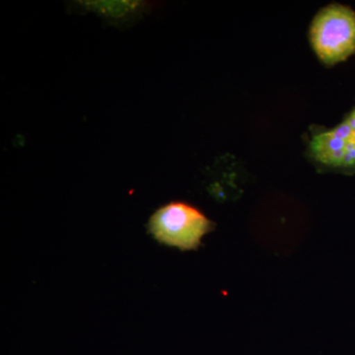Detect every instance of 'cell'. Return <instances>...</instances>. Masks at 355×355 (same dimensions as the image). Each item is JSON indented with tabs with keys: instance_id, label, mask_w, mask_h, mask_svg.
<instances>
[{
	"instance_id": "277c9868",
	"label": "cell",
	"mask_w": 355,
	"mask_h": 355,
	"mask_svg": "<svg viewBox=\"0 0 355 355\" xmlns=\"http://www.w3.org/2000/svg\"><path fill=\"white\" fill-rule=\"evenodd\" d=\"M81 6L89 11L106 16V17L120 19L130 14L137 12L144 4L140 1H81Z\"/></svg>"
},
{
	"instance_id": "3957f363",
	"label": "cell",
	"mask_w": 355,
	"mask_h": 355,
	"mask_svg": "<svg viewBox=\"0 0 355 355\" xmlns=\"http://www.w3.org/2000/svg\"><path fill=\"white\" fill-rule=\"evenodd\" d=\"M310 153L320 164L355 170V110L336 128L314 135Z\"/></svg>"
},
{
	"instance_id": "7a4b0ae2",
	"label": "cell",
	"mask_w": 355,
	"mask_h": 355,
	"mask_svg": "<svg viewBox=\"0 0 355 355\" xmlns=\"http://www.w3.org/2000/svg\"><path fill=\"white\" fill-rule=\"evenodd\" d=\"M214 227V224L200 210L181 202L163 205L148 222L149 232L156 241L182 251L197 250L202 238Z\"/></svg>"
},
{
	"instance_id": "6da1fadb",
	"label": "cell",
	"mask_w": 355,
	"mask_h": 355,
	"mask_svg": "<svg viewBox=\"0 0 355 355\" xmlns=\"http://www.w3.org/2000/svg\"><path fill=\"white\" fill-rule=\"evenodd\" d=\"M311 46L322 62L334 65L355 53V12L334 3L318 12L310 26Z\"/></svg>"
}]
</instances>
